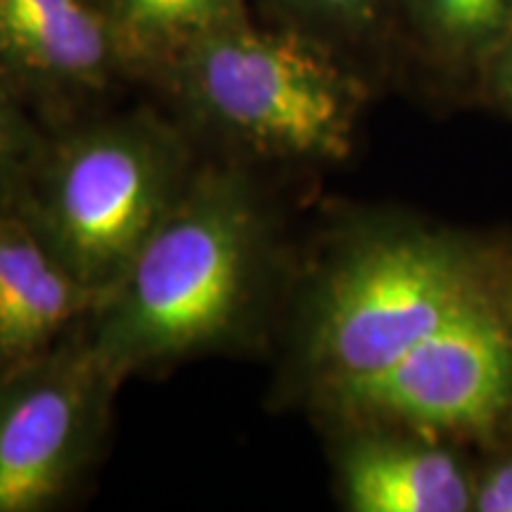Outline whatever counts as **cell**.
<instances>
[{
	"instance_id": "obj_1",
	"label": "cell",
	"mask_w": 512,
	"mask_h": 512,
	"mask_svg": "<svg viewBox=\"0 0 512 512\" xmlns=\"http://www.w3.org/2000/svg\"><path fill=\"white\" fill-rule=\"evenodd\" d=\"M268 256V214L252 178L235 166L195 169L88 316V344L119 382L226 347L259 306Z\"/></svg>"
},
{
	"instance_id": "obj_2",
	"label": "cell",
	"mask_w": 512,
	"mask_h": 512,
	"mask_svg": "<svg viewBox=\"0 0 512 512\" xmlns=\"http://www.w3.org/2000/svg\"><path fill=\"white\" fill-rule=\"evenodd\" d=\"M155 72L192 126L256 157H344L363 102L318 36L249 15L192 38Z\"/></svg>"
},
{
	"instance_id": "obj_3",
	"label": "cell",
	"mask_w": 512,
	"mask_h": 512,
	"mask_svg": "<svg viewBox=\"0 0 512 512\" xmlns=\"http://www.w3.org/2000/svg\"><path fill=\"white\" fill-rule=\"evenodd\" d=\"M494 297L491 268L460 242L418 228L368 230L332 256L309 294L306 375L316 394L373 377Z\"/></svg>"
},
{
	"instance_id": "obj_4",
	"label": "cell",
	"mask_w": 512,
	"mask_h": 512,
	"mask_svg": "<svg viewBox=\"0 0 512 512\" xmlns=\"http://www.w3.org/2000/svg\"><path fill=\"white\" fill-rule=\"evenodd\" d=\"M183 131L155 112L91 121L43 145L15 207L100 297L188 185Z\"/></svg>"
},
{
	"instance_id": "obj_5",
	"label": "cell",
	"mask_w": 512,
	"mask_h": 512,
	"mask_svg": "<svg viewBox=\"0 0 512 512\" xmlns=\"http://www.w3.org/2000/svg\"><path fill=\"white\" fill-rule=\"evenodd\" d=\"M356 427L491 434L512 413V316L503 297L448 320L387 370L320 392Z\"/></svg>"
},
{
	"instance_id": "obj_6",
	"label": "cell",
	"mask_w": 512,
	"mask_h": 512,
	"mask_svg": "<svg viewBox=\"0 0 512 512\" xmlns=\"http://www.w3.org/2000/svg\"><path fill=\"white\" fill-rule=\"evenodd\" d=\"M119 380L86 332L0 377V512L62 503L98 458Z\"/></svg>"
},
{
	"instance_id": "obj_7",
	"label": "cell",
	"mask_w": 512,
	"mask_h": 512,
	"mask_svg": "<svg viewBox=\"0 0 512 512\" xmlns=\"http://www.w3.org/2000/svg\"><path fill=\"white\" fill-rule=\"evenodd\" d=\"M100 294L57 259L15 204H0V377L53 349Z\"/></svg>"
},
{
	"instance_id": "obj_8",
	"label": "cell",
	"mask_w": 512,
	"mask_h": 512,
	"mask_svg": "<svg viewBox=\"0 0 512 512\" xmlns=\"http://www.w3.org/2000/svg\"><path fill=\"white\" fill-rule=\"evenodd\" d=\"M0 67L50 93H95L126 69L93 0H0Z\"/></svg>"
},
{
	"instance_id": "obj_9",
	"label": "cell",
	"mask_w": 512,
	"mask_h": 512,
	"mask_svg": "<svg viewBox=\"0 0 512 512\" xmlns=\"http://www.w3.org/2000/svg\"><path fill=\"white\" fill-rule=\"evenodd\" d=\"M418 432L363 427L339 456V489L354 512H465L472 486L451 453Z\"/></svg>"
},
{
	"instance_id": "obj_10",
	"label": "cell",
	"mask_w": 512,
	"mask_h": 512,
	"mask_svg": "<svg viewBox=\"0 0 512 512\" xmlns=\"http://www.w3.org/2000/svg\"><path fill=\"white\" fill-rule=\"evenodd\" d=\"M126 67L157 69L192 38L249 15V0H93Z\"/></svg>"
},
{
	"instance_id": "obj_11",
	"label": "cell",
	"mask_w": 512,
	"mask_h": 512,
	"mask_svg": "<svg viewBox=\"0 0 512 512\" xmlns=\"http://www.w3.org/2000/svg\"><path fill=\"white\" fill-rule=\"evenodd\" d=\"M434 53L451 62H486L512 29V0H403Z\"/></svg>"
},
{
	"instance_id": "obj_12",
	"label": "cell",
	"mask_w": 512,
	"mask_h": 512,
	"mask_svg": "<svg viewBox=\"0 0 512 512\" xmlns=\"http://www.w3.org/2000/svg\"><path fill=\"white\" fill-rule=\"evenodd\" d=\"M43 143L0 74V204H15Z\"/></svg>"
},
{
	"instance_id": "obj_13",
	"label": "cell",
	"mask_w": 512,
	"mask_h": 512,
	"mask_svg": "<svg viewBox=\"0 0 512 512\" xmlns=\"http://www.w3.org/2000/svg\"><path fill=\"white\" fill-rule=\"evenodd\" d=\"M294 19L313 29V36L335 34L358 38L382 22L389 0H278ZM320 38V36H318Z\"/></svg>"
},
{
	"instance_id": "obj_14",
	"label": "cell",
	"mask_w": 512,
	"mask_h": 512,
	"mask_svg": "<svg viewBox=\"0 0 512 512\" xmlns=\"http://www.w3.org/2000/svg\"><path fill=\"white\" fill-rule=\"evenodd\" d=\"M472 510L512 512V458L496 465L472 486Z\"/></svg>"
},
{
	"instance_id": "obj_15",
	"label": "cell",
	"mask_w": 512,
	"mask_h": 512,
	"mask_svg": "<svg viewBox=\"0 0 512 512\" xmlns=\"http://www.w3.org/2000/svg\"><path fill=\"white\" fill-rule=\"evenodd\" d=\"M486 62H491V81L498 95L512 107V29Z\"/></svg>"
}]
</instances>
